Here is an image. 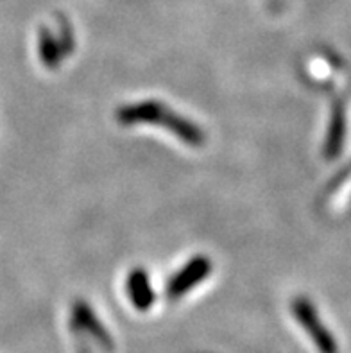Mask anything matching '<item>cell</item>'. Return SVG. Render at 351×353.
Segmentation results:
<instances>
[{
	"label": "cell",
	"mask_w": 351,
	"mask_h": 353,
	"mask_svg": "<svg viewBox=\"0 0 351 353\" xmlns=\"http://www.w3.org/2000/svg\"><path fill=\"white\" fill-rule=\"evenodd\" d=\"M344 139H346V110H344L343 101H337L330 113V124L326 131L325 148H323L326 160L339 158L343 151Z\"/></svg>",
	"instance_id": "obj_7"
},
{
	"label": "cell",
	"mask_w": 351,
	"mask_h": 353,
	"mask_svg": "<svg viewBox=\"0 0 351 353\" xmlns=\"http://www.w3.org/2000/svg\"><path fill=\"white\" fill-rule=\"evenodd\" d=\"M76 41H74V34H72L68 23H63L61 32L58 36L47 29L41 27L40 34H38V58H40L41 65L50 70L59 67L68 54L74 50Z\"/></svg>",
	"instance_id": "obj_3"
},
{
	"label": "cell",
	"mask_w": 351,
	"mask_h": 353,
	"mask_svg": "<svg viewBox=\"0 0 351 353\" xmlns=\"http://www.w3.org/2000/svg\"><path fill=\"white\" fill-rule=\"evenodd\" d=\"M126 291H128L129 301L138 310H149L156 300L151 278L143 268H134L133 271H129L126 278Z\"/></svg>",
	"instance_id": "obj_6"
},
{
	"label": "cell",
	"mask_w": 351,
	"mask_h": 353,
	"mask_svg": "<svg viewBox=\"0 0 351 353\" xmlns=\"http://www.w3.org/2000/svg\"><path fill=\"white\" fill-rule=\"evenodd\" d=\"M292 314L296 321L301 325L303 330L308 334L314 346L319 350V353H339V346L334 334L325 327V323L319 318L316 307L307 296H298L292 301Z\"/></svg>",
	"instance_id": "obj_2"
},
{
	"label": "cell",
	"mask_w": 351,
	"mask_h": 353,
	"mask_svg": "<svg viewBox=\"0 0 351 353\" xmlns=\"http://www.w3.org/2000/svg\"><path fill=\"white\" fill-rule=\"evenodd\" d=\"M214 264L206 255H197L190 259L187 264L179 269L167 283V296L169 300H179L181 296L190 292L194 287L205 282L206 278L212 274Z\"/></svg>",
	"instance_id": "obj_4"
},
{
	"label": "cell",
	"mask_w": 351,
	"mask_h": 353,
	"mask_svg": "<svg viewBox=\"0 0 351 353\" xmlns=\"http://www.w3.org/2000/svg\"><path fill=\"white\" fill-rule=\"evenodd\" d=\"M115 119L122 125L154 124L158 128H163L169 133L176 134L183 143H187L190 148H203L206 143V133L196 122L179 115L170 110L167 104L154 101V99L120 106L115 112Z\"/></svg>",
	"instance_id": "obj_1"
},
{
	"label": "cell",
	"mask_w": 351,
	"mask_h": 353,
	"mask_svg": "<svg viewBox=\"0 0 351 353\" xmlns=\"http://www.w3.org/2000/svg\"><path fill=\"white\" fill-rule=\"evenodd\" d=\"M70 327L72 330L85 332L90 337H94L95 343H97L99 346H103L104 350H108V352H112V350L115 348L112 334L106 330V327H104L103 323H101V319L97 318L95 310L92 309L86 301L77 300L76 303L72 305Z\"/></svg>",
	"instance_id": "obj_5"
}]
</instances>
